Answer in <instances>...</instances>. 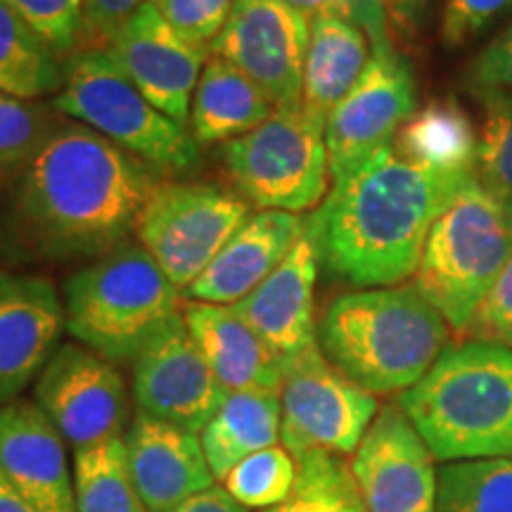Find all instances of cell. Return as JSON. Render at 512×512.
Listing matches in <instances>:
<instances>
[{
    "label": "cell",
    "instance_id": "9a60e30c",
    "mask_svg": "<svg viewBox=\"0 0 512 512\" xmlns=\"http://www.w3.org/2000/svg\"><path fill=\"white\" fill-rule=\"evenodd\" d=\"M437 460L399 403H384L349 458L366 512L437 510Z\"/></svg>",
    "mask_w": 512,
    "mask_h": 512
},
{
    "label": "cell",
    "instance_id": "603a6c76",
    "mask_svg": "<svg viewBox=\"0 0 512 512\" xmlns=\"http://www.w3.org/2000/svg\"><path fill=\"white\" fill-rule=\"evenodd\" d=\"M275 105L245 72L219 55H209L190 105V133L197 145H226L254 131Z\"/></svg>",
    "mask_w": 512,
    "mask_h": 512
},
{
    "label": "cell",
    "instance_id": "836d02e7",
    "mask_svg": "<svg viewBox=\"0 0 512 512\" xmlns=\"http://www.w3.org/2000/svg\"><path fill=\"white\" fill-rule=\"evenodd\" d=\"M0 5L41 36L57 57L79 48L83 0H0Z\"/></svg>",
    "mask_w": 512,
    "mask_h": 512
},
{
    "label": "cell",
    "instance_id": "f1b7e54d",
    "mask_svg": "<svg viewBox=\"0 0 512 512\" xmlns=\"http://www.w3.org/2000/svg\"><path fill=\"white\" fill-rule=\"evenodd\" d=\"M434 512H512V458L441 465Z\"/></svg>",
    "mask_w": 512,
    "mask_h": 512
},
{
    "label": "cell",
    "instance_id": "4316f807",
    "mask_svg": "<svg viewBox=\"0 0 512 512\" xmlns=\"http://www.w3.org/2000/svg\"><path fill=\"white\" fill-rule=\"evenodd\" d=\"M62 64L53 48L0 5V93L22 100L57 95Z\"/></svg>",
    "mask_w": 512,
    "mask_h": 512
},
{
    "label": "cell",
    "instance_id": "ffe728a7",
    "mask_svg": "<svg viewBox=\"0 0 512 512\" xmlns=\"http://www.w3.org/2000/svg\"><path fill=\"white\" fill-rule=\"evenodd\" d=\"M318 268L316 247L304 230L297 245L264 283L233 304L240 318L283 363L318 344V325L313 316Z\"/></svg>",
    "mask_w": 512,
    "mask_h": 512
},
{
    "label": "cell",
    "instance_id": "f546056e",
    "mask_svg": "<svg viewBox=\"0 0 512 512\" xmlns=\"http://www.w3.org/2000/svg\"><path fill=\"white\" fill-rule=\"evenodd\" d=\"M479 114L475 178L512 214V91H472Z\"/></svg>",
    "mask_w": 512,
    "mask_h": 512
},
{
    "label": "cell",
    "instance_id": "7402d4cb",
    "mask_svg": "<svg viewBox=\"0 0 512 512\" xmlns=\"http://www.w3.org/2000/svg\"><path fill=\"white\" fill-rule=\"evenodd\" d=\"M183 318L216 380L228 394L247 389L280 394L283 361L233 306L188 302L183 306Z\"/></svg>",
    "mask_w": 512,
    "mask_h": 512
},
{
    "label": "cell",
    "instance_id": "d590c367",
    "mask_svg": "<svg viewBox=\"0 0 512 512\" xmlns=\"http://www.w3.org/2000/svg\"><path fill=\"white\" fill-rule=\"evenodd\" d=\"M463 337L512 349V256L472 313Z\"/></svg>",
    "mask_w": 512,
    "mask_h": 512
},
{
    "label": "cell",
    "instance_id": "ab89813d",
    "mask_svg": "<svg viewBox=\"0 0 512 512\" xmlns=\"http://www.w3.org/2000/svg\"><path fill=\"white\" fill-rule=\"evenodd\" d=\"M152 0H83L81 50H105L112 36Z\"/></svg>",
    "mask_w": 512,
    "mask_h": 512
},
{
    "label": "cell",
    "instance_id": "8d00e7d4",
    "mask_svg": "<svg viewBox=\"0 0 512 512\" xmlns=\"http://www.w3.org/2000/svg\"><path fill=\"white\" fill-rule=\"evenodd\" d=\"M512 10V0H444L439 36L448 50L467 46Z\"/></svg>",
    "mask_w": 512,
    "mask_h": 512
},
{
    "label": "cell",
    "instance_id": "f35d334b",
    "mask_svg": "<svg viewBox=\"0 0 512 512\" xmlns=\"http://www.w3.org/2000/svg\"><path fill=\"white\" fill-rule=\"evenodd\" d=\"M467 91H512V19L465 69Z\"/></svg>",
    "mask_w": 512,
    "mask_h": 512
},
{
    "label": "cell",
    "instance_id": "5bb4252c",
    "mask_svg": "<svg viewBox=\"0 0 512 512\" xmlns=\"http://www.w3.org/2000/svg\"><path fill=\"white\" fill-rule=\"evenodd\" d=\"M228 392L192 339L183 311L133 358V399L138 413L200 434Z\"/></svg>",
    "mask_w": 512,
    "mask_h": 512
},
{
    "label": "cell",
    "instance_id": "7a4b0ae2",
    "mask_svg": "<svg viewBox=\"0 0 512 512\" xmlns=\"http://www.w3.org/2000/svg\"><path fill=\"white\" fill-rule=\"evenodd\" d=\"M475 181V174L430 169L384 147L332 183L304 219L318 266L356 290L403 285L418 271L434 221Z\"/></svg>",
    "mask_w": 512,
    "mask_h": 512
},
{
    "label": "cell",
    "instance_id": "e0dca14e",
    "mask_svg": "<svg viewBox=\"0 0 512 512\" xmlns=\"http://www.w3.org/2000/svg\"><path fill=\"white\" fill-rule=\"evenodd\" d=\"M64 330V304L50 280L0 268V406L36 384Z\"/></svg>",
    "mask_w": 512,
    "mask_h": 512
},
{
    "label": "cell",
    "instance_id": "ac0fdd59",
    "mask_svg": "<svg viewBox=\"0 0 512 512\" xmlns=\"http://www.w3.org/2000/svg\"><path fill=\"white\" fill-rule=\"evenodd\" d=\"M0 475L38 512H76L67 441L36 401L0 406Z\"/></svg>",
    "mask_w": 512,
    "mask_h": 512
},
{
    "label": "cell",
    "instance_id": "2e32d148",
    "mask_svg": "<svg viewBox=\"0 0 512 512\" xmlns=\"http://www.w3.org/2000/svg\"><path fill=\"white\" fill-rule=\"evenodd\" d=\"M105 50L159 112L178 124H188L192 95L209 50L178 36L155 3H147L121 24Z\"/></svg>",
    "mask_w": 512,
    "mask_h": 512
},
{
    "label": "cell",
    "instance_id": "74e56055",
    "mask_svg": "<svg viewBox=\"0 0 512 512\" xmlns=\"http://www.w3.org/2000/svg\"><path fill=\"white\" fill-rule=\"evenodd\" d=\"M294 10L309 19L313 17H337L363 29L375 46L394 43L392 22L382 0H285Z\"/></svg>",
    "mask_w": 512,
    "mask_h": 512
},
{
    "label": "cell",
    "instance_id": "52a82bcc",
    "mask_svg": "<svg viewBox=\"0 0 512 512\" xmlns=\"http://www.w3.org/2000/svg\"><path fill=\"white\" fill-rule=\"evenodd\" d=\"M510 256L512 214L475 181L434 221L413 285L463 337Z\"/></svg>",
    "mask_w": 512,
    "mask_h": 512
},
{
    "label": "cell",
    "instance_id": "7bdbcfd3",
    "mask_svg": "<svg viewBox=\"0 0 512 512\" xmlns=\"http://www.w3.org/2000/svg\"><path fill=\"white\" fill-rule=\"evenodd\" d=\"M0 512H38L29 501H24L0 475Z\"/></svg>",
    "mask_w": 512,
    "mask_h": 512
},
{
    "label": "cell",
    "instance_id": "d6a6232c",
    "mask_svg": "<svg viewBox=\"0 0 512 512\" xmlns=\"http://www.w3.org/2000/svg\"><path fill=\"white\" fill-rule=\"evenodd\" d=\"M50 131L46 112L34 100L0 93V169H22Z\"/></svg>",
    "mask_w": 512,
    "mask_h": 512
},
{
    "label": "cell",
    "instance_id": "1f68e13d",
    "mask_svg": "<svg viewBox=\"0 0 512 512\" xmlns=\"http://www.w3.org/2000/svg\"><path fill=\"white\" fill-rule=\"evenodd\" d=\"M297 460L283 444L252 453L228 472L221 486L249 510H271L287 501L297 484Z\"/></svg>",
    "mask_w": 512,
    "mask_h": 512
},
{
    "label": "cell",
    "instance_id": "4dcf8cb0",
    "mask_svg": "<svg viewBox=\"0 0 512 512\" xmlns=\"http://www.w3.org/2000/svg\"><path fill=\"white\" fill-rule=\"evenodd\" d=\"M297 467V484L287 501L261 512H366L344 456L311 453L297 460Z\"/></svg>",
    "mask_w": 512,
    "mask_h": 512
},
{
    "label": "cell",
    "instance_id": "cb8c5ba5",
    "mask_svg": "<svg viewBox=\"0 0 512 512\" xmlns=\"http://www.w3.org/2000/svg\"><path fill=\"white\" fill-rule=\"evenodd\" d=\"M373 43L356 24L337 17H313L304 62V112L325 124L356 81L366 72Z\"/></svg>",
    "mask_w": 512,
    "mask_h": 512
},
{
    "label": "cell",
    "instance_id": "8fae6325",
    "mask_svg": "<svg viewBox=\"0 0 512 512\" xmlns=\"http://www.w3.org/2000/svg\"><path fill=\"white\" fill-rule=\"evenodd\" d=\"M415 110L418 88L411 64L394 43L375 46L366 72L325 121L332 183L354 174L358 166L392 145Z\"/></svg>",
    "mask_w": 512,
    "mask_h": 512
},
{
    "label": "cell",
    "instance_id": "e575fe53",
    "mask_svg": "<svg viewBox=\"0 0 512 512\" xmlns=\"http://www.w3.org/2000/svg\"><path fill=\"white\" fill-rule=\"evenodd\" d=\"M171 29L192 46L209 50L226 27L233 0H152Z\"/></svg>",
    "mask_w": 512,
    "mask_h": 512
},
{
    "label": "cell",
    "instance_id": "5b68a950",
    "mask_svg": "<svg viewBox=\"0 0 512 512\" xmlns=\"http://www.w3.org/2000/svg\"><path fill=\"white\" fill-rule=\"evenodd\" d=\"M183 292L140 245L124 242L64 285V320L74 342L126 363L181 313Z\"/></svg>",
    "mask_w": 512,
    "mask_h": 512
},
{
    "label": "cell",
    "instance_id": "83f0119b",
    "mask_svg": "<svg viewBox=\"0 0 512 512\" xmlns=\"http://www.w3.org/2000/svg\"><path fill=\"white\" fill-rule=\"evenodd\" d=\"M76 512H147L126 463L124 437L74 451Z\"/></svg>",
    "mask_w": 512,
    "mask_h": 512
},
{
    "label": "cell",
    "instance_id": "484cf974",
    "mask_svg": "<svg viewBox=\"0 0 512 512\" xmlns=\"http://www.w3.org/2000/svg\"><path fill=\"white\" fill-rule=\"evenodd\" d=\"M392 145L415 164L475 174L479 128L456 98H437L415 110Z\"/></svg>",
    "mask_w": 512,
    "mask_h": 512
},
{
    "label": "cell",
    "instance_id": "6da1fadb",
    "mask_svg": "<svg viewBox=\"0 0 512 512\" xmlns=\"http://www.w3.org/2000/svg\"><path fill=\"white\" fill-rule=\"evenodd\" d=\"M155 169L83 124L53 128L19 169L5 228L10 242L53 261L98 259L124 245Z\"/></svg>",
    "mask_w": 512,
    "mask_h": 512
},
{
    "label": "cell",
    "instance_id": "7c38bea8",
    "mask_svg": "<svg viewBox=\"0 0 512 512\" xmlns=\"http://www.w3.org/2000/svg\"><path fill=\"white\" fill-rule=\"evenodd\" d=\"M34 401L67 444L88 448L124 437L128 387L117 363L79 342H64L34 384Z\"/></svg>",
    "mask_w": 512,
    "mask_h": 512
},
{
    "label": "cell",
    "instance_id": "30bf717a",
    "mask_svg": "<svg viewBox=\"0 0 512 512\" xmlns=\"http://www.w3.org/2000/svg\"><path fill=\"white\" fill-rule=\"evenodd\" d=\"M283 366L280 444L294 460L311 453L354 456L382 408L377 396L339 373L318 344Z\"/></svg>",
    "mask_w": 512,
    "mask_h": 512
},
{
    "label": "cell",
    "instance_id": "ba28073f",
    "mask_svg": "<svg viewBox=\"0 0 512 512\" xmlns=\"http://www.w3.org/2000/svg\"><path fill=\"white\" fill-rule=\"evenodd\" d=\"M223 166L259 211H313L332 183L325 124L302 105L275 107L264 124L223 145Z\"/></svg>",
    "mask_w": 512,
    "mask_h": 512
},
{
    "label": "cell",
    "instance_id": "3957f363",
    "mask_svg": "<svg viewBox=\"0 0 512 512\" xmlns=\"http://www.w3.org/2000/svg\"><path fill=\"white\" fill-rule=\"evenodd\" d=\"M451 328L413 283L344 292L318 320L325 358L375 396L411 389L434 366Z\"/></svg>",
    "mask_w": 512,
    "mask_h": 512
},
{
    "label": "cell",
    "instance_id": "44dd1931",
    "mask_svg": "<svg viewBox=\"0 0 512 512\" xmlns=\"http://www.w3.org/2000/svg\"><path fill=\"white\" fill-rule=\"evenodd\" d=\"M304 230L306 223L299 214L254 211L183 297L190 302L238 304L280 266Z\"/></svg>",
    "mask_w": 512,
    "mask_h": 512
},
{
    "label": "cell",
    "instance_id": "b9f144b4",
    "mask_svg": "<svg viewBox=\"0 0 512 512\" xmlns=\"http://www.w3.org/2000/svg\"><path fill=\"white\" fill-rule=\"evenodd\" d=\"M169 512H252L245 505H240L233 496L223 489L221 484L209 486V489L200 491V494L185 498L183 503H178L176 508Z\"/></svg>",
    "mask_w": 512,
    "mask_h": 512
},
{
    "label": "cell",
    "instance_id": "9c48e42d",
    "mask_svg": "<svg viewBox=\"0 0 512 512\" xmlns=\"http://www.w3.org/2000/svg\"><path fill=\"white\" fill-rule=\"evenodd\" d=\"M245 197L209 183L159 181L136 223L138 245L185 292L249 219Z\"/></svg>",
    "mask_w": 512,
    "mask_h": 512
},
{
    "label": "cell",
    "instance_id": "60d3db41",
    "mask_svg": "<svg viewBox=\"0 0 512 512\" xmlns=\"http://www.w3.org/2000/svg\"><path fill=\"white\" fill-rule=\"evenodd\" d=\"M382 3L387 8L392 27L399 29L403 36L413 38L420 34L432 0H382Z\"/></svg>",
    "mask_w": 512,
    "mask_h": 512
},
{
    "label": "cell",
    "instance_id": "277c9868",
    "mask_svg": "<svg viewBox=\"0 0 512 512\" xmlns=\"http://www.w3.org/2000/svg\"><path fill=\"white\" fill-rule=\"evenodd\" d=\"M396 403L439 463L512 458L508 347L475 339L448 344Z\"/></svg>",
    "mask_w": 512,
    "mask_h": 512
},
{
    "label": "cell",
    "instance_id": "d4e9b609",
    "mask_svg": "<svg viewBox=\"0 0 512 512\" xmlns=\"http://www.w3.org/2000/svg\"><path fill=\"white\" fill-rule=\"evenodd\" d=\"M280 425H283V408L278 392H264V389L230 392L200 432L204 456L216 482L221 484L228 472L252 453L278 446Z\"/></svg>",
    "mask_w": 512,
    "mask_h": 512
},
{
    "label": "cell",
    "instance_id": "8992f818",
    "mask_svg": "<svg viewBox=\"0 0 512 512\" xmlns=\"http://www.w3.org/2000/svg\"><path fill=\"white\" fill-rule=\"evenodd\" d=\"M53 105L157 174L181 176L200 162L190 128L159 112L107 50H79L69 57Z\"/></svg>",
    "mask_w": 512,
    "mask_h": 512
},
{
    "label": "cell",
    "instance_id": "ee69618b",
    "mask_svg": "<svg viewBox=\"0 0 512 512\" xmlns=\"http://www.w3.org/2000/svg\"><path fill=\"white\" fill-rule=\"evenodd\" d=\"M10 176H12V171H8V169H0V195H3V190H5V185H8Z\"/></svg>",
    "mask_w": 512,
    "mask_h": 512
},
{
    "label": "cell",
    "instance_id": "d6986e66",
    "mask_svg": "<svg viewBox=\"0 0 512 512\" xmlns=\"http://www.w3.org/2000/svg\"><path fill=\"white\" fill-rule=\"evenodd\" d=\"M126 463L147 512H169L216 482L200 434L136 413L124 434Z\"/></svg>",
    "mask_w": 512,
    "mask_h": 512
},
{
    "label": "cell",
    "instance_id": "4fadbf2b",
    "mask_svg": "<svg viewBox=\"0 0 512 512\" xmlns=\"http://www.w3.org/2000/svg\"><path fill=\"white\" fill-rule=\"evenodd\" d=\"M311 19L285 0H233L211 55L245 72L275 107L302 102Z\"/></svg>",
    "mask_w": 512,
    "mask_h": 512
}]
</instances>
